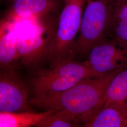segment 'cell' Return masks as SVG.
I'll return each instance as SVG.
<instances>
[{"label": "cell", "mask_w": 127, "mask_h": 127, "mask_svg": "<svg viewBox=\"0 0 127 127\" xmlns=\"http://www.w3.org/2000/svg\"><path fill=\"white\" fill-rule=\"evenodd\" d=\"M116 104L125 109L127 107V67L117 73L107 88L104 105Z\"/></svg>", "instance_id": "4fadbf2b"}, {"label": "cell", "mask_w": 127, "mask_h": 127, "mask_svg": "<svg viewBox=\"0 0 127 127\" xmlns=\"http://www.w3.org/2000/svg\"><path fill=\"white\" fill-rule=\"evenodd\" d=\"M107 37L127 48V0H115Z\"/></svg>", "instance_id": "8fae6325"}, {"label": "cell", "mask_w": 127, "mask_h": 127, "mask_svg": "<svg viewBox=\"0 0 127 127\" xmlns=\"http://www.w3.org/2000/svg\"><path fill=\"white\" fill-rule=\"evenodd\" d=\"M85 127H127L126 111L116 104L104 105L84 124Z\"/></svg>", "instance_id": "30bf717a"}, {"label": "cell", "mask_w": 127, "mask_h": 127, "mask_svg": "<svg viewBox=\"0 0 127 127\" xmlns=\"http://www.w3.org/2000/svg\"><path fill=\"white\" fill-rule=\"evenodd\" d=\"M121 70L83 80L68 90L53 95L33 97L29 100V104L45 111H65L75 116L84 125L104 105L109 83Z\"/></svg>", "instance_id": "6da1fadb"}, {"label": "cell", "mask_w": 127, "mask_h": 127, "mask_svg": "<svg viewBox=\"0 0 127 127\" xmlns=\"http://www.w3.org/2000/svg\"><path fill=\"white\" fill-rule=\"evenodd\" d=\"M88 54L87 62L95 77L127 67V48L111 37L97 42Z\"/></svg>", "instance_id": "8992f818"}, {"label": "cell", "mask_w": 127, "mask_h": 127, "mask_svg": "<svg viewBox=\"0 0 127 127\" xmlns=\"http://www.w3.org/2000/svg\"><path fill=\"white\" fill-rule=\"evenodd\" d=\"M115 0H86L76 48L83 56L100 40L108 36Z\"/></svg>", "instance_id": "5b68a950"}, {"label": "cell", "mask_w": 127, "mask_h": 127, "mask_svg": "<svg viewBox=\"0 0 127 127\" xmlns=\"http://www.w3.org/2000/svg\"><path fill=\"white\" fill-rule=\"evenodd\" d=\"M126 116H127V108H126Z\"/></svg>", "instance_id": "9a60e30c"}, {"label": "cell", "mask_w": 127, "mask_h": 127, "mask_svg": "<svg viewBox=\"0 0 127 127\" xmlns=\"http://www.w3.org/2000/svg\"><path fill=\"white\" fill-rule=\"evenodd\" d=\"M27 89L15 69L0 70V112L32 111Z\"/></svg>", "instance_id": "52a82bcc"}, {"label": "cell", "mask_w": 127, "mask_h": 127, "mask_svg": "<svg viewBox=\"0 0 127 127\" xmlns=\"http://www.w3.org/2000/svg\"><path fill=\"white\" fill-rule=\"evenodd\" d=\"M82 126L79 120L64 110L54 111L39 123L36 127H75Z\"/></svg>", "instance_id": "5bb4252c"}, {"label": "cell", "mask_w": 127, "mask_h": 127, "mask_svg": "<svg viewBox=\"0 0 127 127\" xmlns=\"http://www.w3.org/2000/svg\"><path fill=\"white\" fill-rule=\"evenodd\" d=\"M48 59L51 64L73 60L86 0H64Z\"/></svg>", "instance_id": "277c9868"}, {"label": "cell", "mask_w": 127, "mask_h": 127, "mask_svg": "<svg viewBox=\"0 0 127 127\" xmlns=\"http://www.w3.org/2000/svg\"><path fill=\"white\" fill-rule=\"evenodd\" d=\"M15 25V23L7 19L2 20L0 23V70L15 68L20 60Z\"/></svg>", "instance_id": "ba28073f"}, {"label": "cell", "mask_w": 127, "mask_h": 127, "mask_svg": "<svg viewBox=\"0 0 127 127\" xmlns=\"http://www.w3.org/2000/svg\"><path fill=\"white\" fill-rule=\"evenodd\" d=\"M14 1V0H13Z\"/></svg>", "instance_id": "2e32d148"}, {"label": "cell", "mask_w": 127, "mask_h": 127, "mask_svg": "<svg viewBox=\"0 0 127 127\" xmlns=\"http://www.w3.org/2000/svg\"><path fill=\"white\" fill-rule=\"evenodd\" d=\"M95 77L87 61L70 60L51 64L38 71L31 80L33 97L53 95L66 91L83 80Z\"/></svg>", "instance_id": "3957f363"}, {"label": "cell", "mask_w": 127, "mask_h": 127, "mask_svg": "<svg viewBox=\"0 0 127 127\" xmlns=\"http://www.w3.org/2000/svg\"><path fill=\"white\" fill-rule=\"evenodd\" d=\"M55 6L52 0H15L7 19L16 23L26 19L40 18L52 11Z\"/></svg>", "instance_id": "9c48e42d"}, {"label": "cell", "mask_w": 127, "mask_h": 127, "mask_svg": "<svg viewBox=\"0 0 127 127\" xmlns=\"http://www.w3.org/2000/svg\"><path fill=\"white\" fill-rule=\"evenodd\" d=\"M41 19L15 23L20 61L27 67L35 66L48 59L54 38L57 25Z\"/></svg>", "instance_id": "7a4b0ae2"}, {"label": "cell", "mask_w": 127, "mask_h": 127, "mask_svg": "<svg viewBox=\"0 0 127 127\" xmlns=\"http://www.w3.org/2000/svg\"><path fill=\"white\" fill-rule=\"evenodd\" d=\"M55 110H46L42 113L32 111L19 112H0V127L36 126Z\"/></svg>", "instance_id": "7c38bea8"}]
</instances>
